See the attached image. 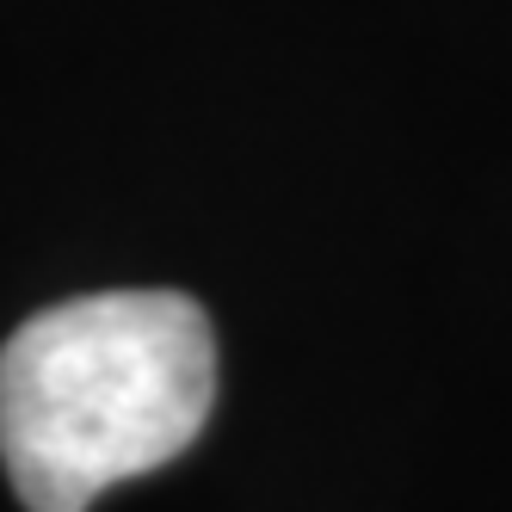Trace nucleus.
<instances>
[{"label":"nucleus","instance_id":"obj_1","mask_svg":"<svg viewBox=\"0 0 512 512\" xmlns=\"http://www.w3.org/2000/svg\"><path fill=\"white\" fill-rule=\"evenodd\" d=\"M216 340L179 290H93L0 346V469L25 512H87L210 420Z\"/></svg>","mask_w":512,"mask_h":512}]
</instances>
